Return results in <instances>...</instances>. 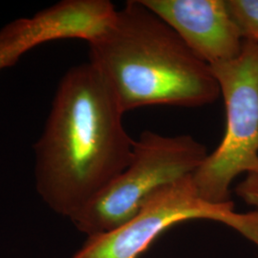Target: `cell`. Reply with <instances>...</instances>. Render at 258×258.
Here are the masks:
<instances>
[{
	"label": "cell",
	"mask_w": 258,
	"mask_h": 258,
	"mask_svg": "<svg viewBox=\"0 0 258 258\" xmlns=\"http://www.w3.org/2000/svg\"><path fill=\"white\" fill-rule=\"evenodd\" d=\"M123 114L91 62L65 73L35 145L37 191L52 210L71 219L128 166Z\"/></svg>",
	"instance_id": "cell-1"
},
{
	"label": "cell",
	"mask_w": 258,
	"mask_h": 258,
	"mask_svg": "<svg viewBox=\"0 0 258 258\" xmlns=\"http://www.w3.org/2000/svg\"><path fill=\"white\" fill-rule=\"evenodd\" d=\"M88 44L89 62L123 113L151 105L201 107L220 96L212 67L141 0L127 1Z\"/></svg>",
	"instance_id": "cell-2"
},
{
	"label": "cell",
	"mask_w": 258,
	"mask_h": 258,
	"mask_svg": "<svg viewBox=\"0 0 258 258\" xmlns=\"http://www.w3.org/2000/svg\"><path fill=\"white\" fill-rule=\"evenodd\" d=\"M208 155L191 135L146 130L135 140L128 166L71 220L89 237L114 231L134 218L158 189L194 175Z\"/></svg>",
	"instance_id": "cell-3"
},
{
	"label": "cell",
	"mask_w": 258,
	"mask_h": 258,
	"mask_svg": "<svg viewBox=\"0 0 258 258\" xmlns=\"http://www.w3.org/2000/svg\"><path fill=\"white\" fill-rule=\"evenodd\" d=\"M211 67L225 102L226 130L192 179L205 200L224 204L237 176L258 171V43L244 40L237 57Z\"/></svg>",
	"instance_id": "cell-4"
},
{
	"label": "cell",
	"mask_w": 258,
	"mask_h": 258,
	"mask_svg": "<svg viewBox=\"0 0 258 258\" xmlns=\"http://www.w3.org/2000/svg\"><path fill=\"white\" fill-rule=\"evenodd\" d=\"M195 219L223 223L258 247L257 212L238 213L231 201L208 202L200 196L191 175L158 189L134 218L114 231L89 237L73 258H138L168 228Z\"/></svg>",
	"instance_id": "cell-5"
},
{
	"label": "cell",
	"mask_w": 258,
	"mask_h": 258,
	"mask_svg": "<svg viewBox=\"0 0 258 258\" xmlns=\"http://www.w3.org/2000/svg\"><path fill=\"white\" fill-rule=\"evenodd\" d=\"M141 1L210 66L240 55L244 40L231 19L226 0Z\"/></svg>",
	"instance_id": "cell-6"
},
{
	"label": "cell",
	"mask_w": 258,
	"mask_h": 258,
	"mask_svg": "<svg viewBox=\"0 0 258 258\" xmlns=\"http://www.w3.org/2000/svg\"><path fill=\"white\" fill-rule=\"evenodd\" d=\"M117 11L108 0H64L38 12L33 19L43 43L66 38L90 43L108 30Z\"/></svg>",
	"instance_id": "cell-7"
},
{
	"label": "cell",
	"mask_w": 258,
	"mask_h": 258,
	"mask_svg": "<svg viewBox=\"0 0 258 258\" xmlns=\"http://www.w3.org/2000/svg\"><path fill=\"white\" fill-rule=\"evenodd\" d=\"M39 45L31 19H20L0 30V71L15 64L19 58Z\"/></svg>",
	"instance_id": "cell-8"
},
{
	"label": "cell",
	"mask_w": 258,
	"mask_h": 258,
	"mask_svg": "<svg viewBox=\"0 0 258 258\" xmlns=\"http://www.w3.org/2000/svg\"><path fill=\"white\" fill-rule=\"evenodd\" d=\"M243 40L258 43V0H226Z\"/></svg>",
	"instance_id": "cell-9"
},
{
	"label": "cell",
	"mask_w": 258,
	"mask_h": 258,
	"mask_svg": "<svg viewBox=\"0 0 258 258\" xmlns=\"http://www.w3.org/2000/svg\"><path fill=\"white\" fill-rule=\"evenodd\" d=\"M235 192L245 203L254 207L258 214V171L248 173L236 186Z\"/></svg>",
	"instance_id": "cell-10"
}]
</instances>
